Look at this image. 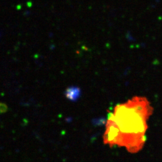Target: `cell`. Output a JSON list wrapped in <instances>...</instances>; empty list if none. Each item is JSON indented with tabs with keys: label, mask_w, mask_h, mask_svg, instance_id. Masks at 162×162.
Returning a JSON list of instances; mask_svg holds the SVG:
<instances>
[{
	"label": "cell",
	"mask_w": 162,
	"mask_h": 162,
	"mask_svg": "<svg viewBox=\"0 0 162 162\" xmlns=\"http://www.w3.org/2000/svg\"><path fill=\"white\" fill-rule=\"evenodd\" d=\"M79 94V91L78 88L74 87L69 88L66 91V96L68 100H74L78 97Z\"/></svg>",
	"instance_id": "obj_1"
},
{
	"label": "cell",
	"mask_w": 162,
	"mask_h": 162,
	"mask_svg": "<svg viewBox=\"0 0 162 162\" xmlns=\"http://www.w3.org/2000/svg\"><path fill=\"white\" fill-rule=\"evenodd\" d=\"M7 107L4 104H0V113H4L7 111Z\"/></svg>",
	"instance_id": "obj_2"
}]
</instances>
